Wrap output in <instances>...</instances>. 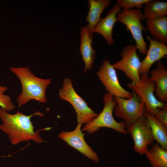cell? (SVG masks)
Segmentation results:
<instances>
[{
    "label": "cell",
    "instance_id": "obj_1",
    "mask_svg": "<svg viewBox=\"0 0 167 167\" xmlns=\"http://www.w3.org/2000/svg\"><path fill=\"white\" fill-rule=\"evenodd\" d=\"M42 117L43 113L39 111L29 115L17 111L14 114H11L2 107L0 108V119L2 123L0 124V130L6 133L11 144L16 145L22 142L32 140L37 143L45 141L42 139L39 132L48 130L51 127L39 129L36 131L31 120L34 115Z\"/></svg>",
    "mask_w": 167,
    "mask_h": 167
},
{
    "label": "cell",
    "instance_id": "obj_21",
    "mask_svg": "<svg viewBox=\"0 0 167 167\" xmlns=\"http://www.w3.org/2000/svg\"><path fill=\"white\" fill-rule=\"evenodd\" d=\"M8 89L7 86L0 85V106L4 109L7 112L13 110L15 108L10 96L4 94Z\"/></svg>",
    "mask_w": 167,
    "mask_h": 167
},
{
    "label": "cell",
    "instance_id": "obj_4",
    "mask_svg": "<svg viewBox=\"0 0 167 167\" xmlns=\"http://www.w3.org/2000/svg\"><path fill=\"white\" fill-rule=\"evenodd\" d=\"M60 98L71 104L77 113L78 123L86 124L92 121L98 114L90 108L87 103L76 92L72 82L68 78H64L59 90Z\"/></svg>",
    "mask_w": 167,
    "mask_h": 167
},
{
    "label": "cell",
    "instance_id": "obj_11",
    "mask_svg": "<svg viewBox=\"0 0 167 167\" xmlns=\"http://www.w3.org/2000/svg\"><path fill=\"white\" fill-rule=\"evenodd\" d=\"M82 124L78 123L75 129L71 131H62L58 137L68 145L74 148L81 153L95 162H98L99 157L96 153L86 142L84 134L82 132Z\"/></svg>",
    "mask_w": 167,
    "mask_h": 167
},
{
    "label": "cell",
    "instance_id": "obj_3",
    "mask_svg": "<svg viewBox=\"0 0 167 167\" xmlns=\"http://www.w3.org/2000/svg\"><path fill=\"white\" fill-rule=\"evenodd\" d=\"M103 99L104 105L102 111L92 121L82 127V131L92 134L101 127H107L120 133L127 134L124 122H118L113 117V113L116 104L113 96L106 92L103 96Z\"/></svg>",
    "mask_w": 167,
    "mask_h": 167
},
{
    "label": "cell",
    "instance_id": "obj_9",
    "mask_svg": "<svg viewBox=\"0 0 167 167\" xmlns=\"http://www.w3.org/2000/svg\"><path fill=\"white\" fill-rule=\"evenodd\" d=\"M137 50L135 45L126 46L121 53V59L113 64L116 69L123 72L134 84L139 83L140 79L139 70L141 62L137 54Z\"/></svg>",
    "mask_w": 167,
    "mask_h": 167
},
{
    "label": "cell",
    "instance_id": "obj_15",
    "mask_svg": "<svg viewBox=\"0 0 167 167\" xmlns=\"http://www.w3.org/2000/svg\"><path fill=\"white\" fill-rule=\"evenodd\" d=\"M88 6L89 8L86 18L88 24L87 28L90 38L93 39L92 30L101 18L102 12L111 4L110 0H89Z\"/></svg>",
    "mask_w": 167,
    "mask_h": 167
},
{
    "label": "cell",
    "instance_id": "obj_14",
    "mask_svg": "<svg viewBox=\"0 0 167 167\" xmlns=\"http://www.w3.org/2000/svg\"><path fill=\"white\" fill-rule=\"evenodd\" d=\"M150 79L156 84L155 92L157 99L162 103H167V70L161 60L156 62L155 68L150 71Z\"/></svg>",
    "mask_w": 167,
    "mask_h": 167
},
{
    "label": "cell",
    "instance_id": "obj_17",
    "mask_svg": "<svg viewBox=\"0 0 167 167\" xmlns=\"http://www.w3.org/2000/svg\"><path fill=\"white\" fill-rule=\"evenodd\" d=\"M146 28L153 39L163 43H167V17L146 19Z\"/></svg>",
    "mask_w": 167,
    "mask_h": 167
},
{
    "label": "cell",
    "instance_id": "obj_20",
    "mask_svg": "<svg viewBox=\"0 0 167 167\" xmlns=\"http://www.w3.org/2000/svg\"><path fill=\"white\" fill-rule=\"evenodd\" d=\"M152 167H167V150L156 142L145 154Z\"/></svg>",
    "mask_w": 167,
    "mask_h": 167
},
{
    "label": "cell",
    "instance_id": "obj_18",
    "mask_svg": "<svg viewBox=\"0 0 167 167\" xmlns=\"http://www.w3.org/2000/svg\"><path fill=\"white\" fill-rule=\"evenodd\" d=\"M144 116L149 123L154 140L156 141L162 148L167 150V127L152 115L145 112Z\"/></svg>",
    "mask_w": 167,
    "mask_h": 167
},
{
    "label": "cell",
    "instance_id": "obj_12",
    "mask_svg": "<svg viewBox=\"0 0 167 167\" xmlns=\"http://www.w3.org/2000/svg\"><path fill=\"white\" fill-rule=\"evenodd\" d=\"M149 41V46L146 55L141 62L139 70L140 75L148 74L152 65L155 62L161 60L167 54V46L166 44L160 42L150 36H146Z\"/></svg>",
    "mask_w": 167,
    "mask_h": 167
},
{
    "label": "cell",
    "instance_id": "obj_2",
    "mask_svg": "<svg viewBox=\"0 0 167 167\" xmlns=\"http://www.w3.org/2000/svg\"><path fill=\"white\" fill-rule=\"evenodd\" d=\"M10 70L19 79L22 91L17 99L19 107L32 100L45 103L46 89L51 84L50 79H43L35 76L28 67H11Z\"/></svg>",
    "mask_w": 167,
    "mask_h": 167
},
{
    "label": "cell",
    "instance_id": "obj_16",
    "mask_svg": "<svg viewBox=\"0 0 167 167\" xmlns=\"http://www.w3.org/2000/svg\"><path fill=\"white\" fill-rule=\"evenodd\" d=\"M92 41L86 27L82 28L80 30V52L85 64V73L92 68L96 59V50L92 48Z\"/></svg>",
    "mask_w": 167,
    "mask_h": 167
},
{
    "label": "cell",
    "instance_id": "obj_6",
    "mask_svg": "<svg viewBox=\"0 0 167 167\" xmlns=\"http://www.w3.org/2000/svg\"><path fill=\"white\" fill-rule=\"evenodd\" d=\"M132 96L129 99L113 97L116 104L113 109L114 115L124 120L127 128L144 116L145 110L144 103L132 90Z\"/></svg>",
    "mask_w": 167,
    "mask_h": 167
},
{
    "label": "cell",
    "instance_id": "obj_8",
    "mask_svg": "<svg viewBox=\"0 0 167 167\" xmlns=\"http://www.w3.org/2000/svg\"><path fill=\"white\" fill-rule=\"evenodd\" d=\"M107 92L113 97L130 98L132 92L124 88L119 82L116 69L108 59L104 60L96 73Z\"/></svg>",
    "mask_w": 167,
    "mask_h": 167
},
{
    "label": "cell",
    "instance_id": "obj_13",
    "mask_svg": "<svg viewBox=\"0 0 167 167\" xmlns=\"http://www.w3.org/2000/svg\"><path fill=\"white\" fill-rule=\"evenodd\" d=\"M121 10V7L117 4H115L108 11L107 15L100 19L92 30L93 33L101 34L110 45L114 43L113 30L115 23L118 21L117 15Z\"/></svg>",
    "mask_w": 167,
    "mask_h": 167
},
{
    "label": "cell",
    "instance_id": "obj_5",
    "mask_svg": "<svg viewBox=\"0 0 167 167\" xmlns=\"http://www.w3.org/2000/svg\"><path fill=\"white\" fill-rule=\"evenodd\" d=\"M139 83H128L127 87L134 91L139 97L145 106V112L155 116L160 110L163 109L167 103L160 101L155 96L156 86L148 74L140 75Z\"/></svg>",
    "mask_w": 167,
    "mask_h": 167
},
{
    "label": "cell",
    "instance_id": "obj_22",
    "mask_svg": "<svg viewBox=\"0 0 167 167\" xmlns=\"http://www.w3.org/2000/svg\"><path fill=\"white\" fill-rule=\"evenodd\" d=\"M149 0H117L116 4L121 8L127 9H139Z\"/></svg>",
    "mask_w": 167,
    "mask_h": 167
},
{
    "label": "cell",
    "instance_id": "obj_7",
    "mask_svg": "<svg viewBox=\"0 0 167 167\" xmlns=\"http://www.w3.org/2000/svg\"><path fill=\"white\" fill-rule=\"evenodd\" d=\"M117 18L118 21L124 24L131 32L137 50L142 54L146 55L148 49L143 35V32L146 29L141 23L145 19L142 13L136 9H123L117 15Z\"/></svg>",
    "mask_w": 167,
    "mask_h": 167
},
{
    "label": "cell",
    "instance_id": "obj_10",
    "mask_svg": "<svg viewBox=\"0 0 167 167\" xmlns=\"http://www.w3.org/2000/svg\"><path fill=\"white\" fill-rule=\"evenodd\" d=\"M127 129L133 139L134 151L141 155L145 154L148 147L154 140L147 119L144 116Z\"/></svg>",
    "mask_w": 167,
    "mask_h": 167
},
{
    "label": "cell",
    "instance_id": "obj_23",
    "mask_svg": "<svg viewBox=\"0 0 167 167\" xmlns=\"http://www.w3.org/2000/svg\"><path fill=\"white\" fill-rule=\"evenodd\" d=\"M155 118L165 126L167 127V104L164 107L160 110L154 116Z\"/></svg>",
    "mask_w": 167,
    "mask_h": 167
},
{
    "label": "cell",
    "instance_id": "obj_19",
    "mask_svg": "<svg viewBox=\"0 0 167 167\" xmlns=\"http://www.w3.org/2000/svg\"><path fill=\"white\" fill-rule=\"evenodd\" d=\"M145 19H152L167 15V3L159 0H149L144 4L142 13Z\"/></svg>",
    "mask_w": 167,
    "mask_h": 167
}]
</instances>
